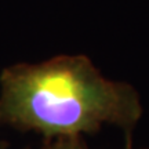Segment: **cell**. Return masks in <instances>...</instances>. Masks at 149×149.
<instances>
[{
	"label": "cell",
	"mask_w": 149,
	"mask_h": 149,
	"mask_svg": "<svg viewBox=\"0 0 149 149\" xmlns=\"http://www.w3.org/2000/svg\"><path fill=\"white\" fill-rule=\"evenodd\" d=\"M142 113L138 91L105 77L86 55L17 64L0 74V124L47 139L81 137L104 126L131 131Z\"/></svg>",
	"instance_id": "cell-1"
},
{
	"label": "cell",
	"mask_w": 149,
	"mask_h": 149,
	"mask_svg": "<svg viewBox=\"0 0 149 149\" xmlns=\"http://www.w3.org/2000/svg\"><path fill=\"white\" fill-rule=\"evenodd\" d=\"M43 149H88L81 137H64V138L50 139V142Z\"/></svg>",
	"instance_id": "cell-2"
},
{
	"label": "cell",
	"mask_w": 149,
	"mask_h": 149,
	"mask_svg": "<svg viewBox=\"0 0 149 149\" xmlns=\"http://www.w3.org/2000/svg\"><path fill=\"white\" fill-rule=\"evenodd\" d=\"M127 149H133V148H127ZM142 149H146V148H142Z\"/></svg>",
	"instance_id": "cell-3"
}]
</instances>
